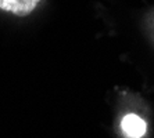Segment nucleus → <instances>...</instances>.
<instances>
[{"label": "nucleus", "instance_id": "f257e3e1", "mask_svg": "<svg viewBox=\"0 0 154 138\" xmlns=\"http://www.w3.org/2000/svg\"><path fill=\"white\" fill-rule=\"evenodd\" d=\"M40 0H0V10L18 17H26L33 13Z\"/></svg>", "mask_w": 154, "mask_h": 138}, {"label": "nucleus", "instance_id": "f03ea898", "mask_svg": "<svg viewBox=\"0 0 154 138\" xmlns=\"http://www.w3.org/2000/svg\"><path fill=\"white\" fill-rule=\"evenodd\" d=\"M121 128L129 138H142L146 134L147 124L140 116L135 113H129L124 116L121 122Z\"/></svg>", "mask_w": 154, "mask_h": 138}]
</instances>
